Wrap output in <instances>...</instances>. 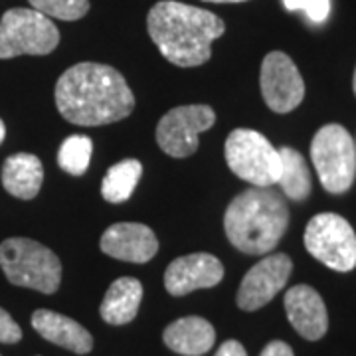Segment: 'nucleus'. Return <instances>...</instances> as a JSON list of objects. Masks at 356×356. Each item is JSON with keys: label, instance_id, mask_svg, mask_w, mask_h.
<instances>
[{"label": "nucleus", "instance_id": "10", "mask_svg": "<svg viewBox=\"0 0 356 356\" xmlns=\"http://www.w3.org/2000/svg\"><path fill=\"white\" fill-rule=\"evenodd\" d=\"M259 86L267 107L275 113H289L305 97V81L295 62L283 51L267 54L261 64Z\"/></svg>", "mask_w": 356, "mask_h": 356}, {"label": "nucleus", "instance_id": "16", "mask_svg": "<svg viewBox=\"0 0 356 356\" xmlns=\"http://www.w3.org/2000/svg\"><path fill=\"white\" fill-rule=\"evenodd\" d=\"M163 341L177 355L202 356L214 346L216 331L206 318L182 317L166 327Z\"/></svg>", "mask_w": 356, "mask_h": 356}, {"label": "nucleus", "instance_id": "26", "mask_svg": "<svg viewBox=\"0 0 356 356\" xmlns=\"http://www.w3.org/2000/svg\"><path fill=\"white\" fill-rule=\"evenodd\" d=\"M214 356H248L245 348L238 341H226Z\"/></svg>", "mask_w": 356, "mask_h": 356}, {"label": "nucleus", "instance_id": "25", "mask_svg": "<svg viewBox=\"0 0 356 356\" xmlns=\"http://www.w3.org/2000/svg\"><path fill=\"white\" fill-rule=\"evenodd\" d=\"M259 356H295L293 355V348L283 341H271L267 344L266 348L261 350Z\"/></svg>", "mask_w": 356, "mask_h": 356}, {"label": "nucleus", "instance_id": "13", "mask_svg": "<svg viewBox=\"0 0 356 356\" xmlns=\"http://www.w3.org/2000/svg\"><path fill=\"white\" fill-rule=\"evenodd\" d=\"M103 254L129 264H147L159 252V240L154 232L145 224L121 222L103 232L99 242Z\"/></svg>", "mask_w": 356, "mask_h": 356}, {"label": "nucleus", "instance_id": "12", "mask_svg": "<svg viewBox=\"0 0 356 356\" xmlns=\"http://www.w3.org/2000/svg\"><path fill=\"white\" fill-rule=\"evenodd\" d=\"M224 280V266L216 255L191 254L177 257L165 271V287L172 297L196 289H210Z\"/></svg>", "mask_w": 356, "mask_h": 356}, {"label": "nucleus", "instance_id": "19", "mask_svg": "<svg viewBox=\"0 0 356 356\" xmlns=\"http://www.w3.org/2000/svg\"><path fill=\"white\" fill-rule=\"evenodd\" d=\"M281 156V177L277 184L283 194L295 202H301L311 194V172L307 166L303 154L295 149L283 147L280 149Z\"/></svg>", "mask_w": 356, "mask_h": 356}, {"label": "nucleus", "instance_id": "22", "mask_svg": "<svg viewBox=\"0 0 356 356\" xmlns=\"http://www.w3.org/2000/svg\"><path fill=\"white\" fill-rule=\"evenodd\" d=\"M34 10L48 18L74 22L89 13V0H28Z\"/></svg>", "mask_w": 356, "mask_h": 356}, {"label": "nucleus", "instance_id": "6", "mask_svg": "<svg viewBox=\"0 0 356 356\" xmlns=\"http://www.w3.org/2000/svg\"><path fill=\"white\" fill-rule=\"evenodd\" d=\"M224 156L229 170L254 186L277 184L281 177L280 151L252 129L232 131L224 145Z\"/></svg>", "mask_w": 356, "mask_h": 356}, {"label": "nucleus", "instance_id": "18", "mask_svg": "<svg viewBox=\"0 0 356 356\" xmlns=\"http://www.w3.org/2000/svg\"><path fill=\"white\" fill-rule=\"evenodd\" d=\"M143 301V283L135 277H119L103 297L99 313L109 325H127L139 313Z\"/></svg>", "mask_w": 356, "mask_h": 356}, {"label": "nucleus", "instance_id": "28", "mask_svg": "<svg viewBox=\"0 0 356 356\" xmlns=\"http://www.w3.org/2000/svg\"><path fill=\"white\" fill-rule=\"evenodd\" d=\"M4 137H6V127H4V123H2V119H0V145L4 143Z\"/></svg>", "mask_w": 356, "mask_h": 356}, {"label": "nucleus", "instance_id": "2", "mask_svg": "<svg viewBox=\"0 0 356 356\" xmlns=\"http://www.w3.org/2000/svg\"><path fill=\"white\" fill-rule=\"evenodd\" d=\"M147 28L161 54L180 67L206 64L212 58V42L226 32L220 16L177 0L156 2L147 16Z\"/></svg>", "mask_w": 356, "mask_h": 356}, {"label": "nucleus", "instance_id": "24", "mask_svg": "<svg viewBox=\"0 0 356 356\" xmlns=\"http://www.w3.org/2000/svg\"><path fill=\"white\" fill-rule=\"evenodd\" d=\"M303 10L309 16L311 22H325L331 13V0H305Z\"/></svg>", "mask_w": 356, "mask_h": 356}, {"label": "nucleus", "instance_id": "14", "mask_svg": "<svg viewBox=\"0 0 356 356\" xmlns=\"http://www.w3.org/2000/svg\"><path fill=\"white\" fill-rule=\"evenodd\" d=\"M285 313L293 329L307 341H318L329 331V313L323 297L309 285H295L285 293Z\"/></svg>", "mask_w": 356, "mask_h": 356}, {"label": "nucleus", "instance_id": "15", "mask_svg": "<svg viewBox=\"0 0 356 356\" xmlns=\"http://www.w3.org/2000/svg\"><path fill=\"white\" fill-rule=\"evenodd\" d=\"M32 327L48 343L58 344L76 355H88L93 348V337L83 325H79L74 318L60 315L56 311H50V309L34 311Z\"/></svg>", "mask_w": 356, "mask_h": 356}, {"label": "nucleus", "instance_id": "31", "mask_svg": "<svg viewBox=\"0 0 356 356\" xmlns=\"http://www.w3.org/2000/svg\"><path fill=\"white\" fill-rule=\"evenodd\" d=\"M355 147H356V139H355Z\"/></svg>", "mask_w": 356, "mask_h": 356}, {"label": "nucleus", "instance_id": "9", "mask_svg": "<svg viewBox=\"0 0 356 356\" xmlns=\"http://www.w3.org/2000/svg\"><path fill=\"white\" fill-rule=\"evenodd\" d=\"M216 123V113L208 105L175 107L159 121L156 143L168 156L186 159L198 149V135Z\"/></svg>", "mask_w": 356, "mask_h": 356}, {"label": "nucleus", "instance_id": "29", "mask_svg": "<svg viewBox=\"0 0 356 356\" xmlns=\"http://www.w3.org/2000/svg\"><path fill=\"white\" fill-rule=\"evenodd\" d=\"M206 2H245V0H206Z\"/></svg>", "mask_w": 356, "mask_h": 356}, {"label": "nucleus", "instance_id": "20", "mask_svg": "<svg viewBox=\"0 0 356 356\" xmlns=\"http://www.w3.org/2000/svg\"><path fill=\"white\" fill-rule=\"evenodd\" d=\"M143 175V165L137 159H125L107 170L102 182V194L107 202L121 204L131 198Z\"/></svg>", "mask_w": 356, "mask_h": 356}, {"label": "nucleus", "instance_id": "21", "mask_svg": "<svg viewBox=\"0 0 356 356\" xmlns=\"http://www.w3.org/2000/svg\"><path fill=\"white\" fill-rule=\"evenodd\" d=\"M91 153H93V143L89 137L72 135L62 143V147L58 151V165L67 175L81 177L88 172Z\"/></svg>", "mask_w": 356, "mask_h": 356}, {"label": "nucleus", "instance_id": "17", "mask_svg": "<svg viewBox=\"0 0 356 356\" xmlns=\"http://www.w3.org/2000/svg\"><path fill=\"white\" fill-rule=\"evenodd\" d=\"M44 166L36 154L18 153L8 156L2 165V186L20 200H32L42 188Z\"/></svg>", "mask_w": 356, "mask_h": 356}, {"label": "nucleus", "instance_id": "1", "mask_svg": "<svg viewBox=\"0 0 356 356\" xmlns=\"http://www.w3.org/2000/svg\"><path fill=\"white\" fill-rule=\"evenodd\" d=\"M56 105L65 121L81 127H99L133 113L135 95L115 67L83 62L60 76Z\"/></svg>", "mask_w": 356, "mask_h": 356}, {"label": "nucleus", "instance_id": "27", "mask_svg": "<svg viewBox=\"0 0 356 356\" xmlns=\"http://www.w3.org/2000/svg\"><path fill=\"white\" fill-rule=\"evenodd\" d=\"M283 4H285V8L287 10H301L303 6H305V0H283Z\"/></svg>", "mask_w": 356, "mask_h": 356}, {"label": "nucleus", "instance_id": "7", "mask_svg": "<svg viewBox=\"0 0 356 356\" xmlns=\"http://www.w3.org/2000/svg\"><path fill=\"white\" fill-rule=\"evenodd\" d=\"M60 30L34 8H10L0 20V60L16 56H46L58 48Z\"/></svg>", "mask_w": 356, "mask_h": 356}, {"label": "nucleus", "instance_id": "4", "mask_svg": "<svg viewBox=\"0 0 356 356\" xmlns=\"http://www.w3.org/2000/svg\"><path fill=\"white\" fill-rule=\"evenodd\" d=\"M0 267L13 285L46 295L58 291L62 283L60 257L28 238H10L0 243Z\"/></svg>", "mask_w": 356, "mask_h": 356}, {"label": "nucleus", "instance_id": "8", "mask_svg": "<svg viewBox=\"0 0 356 356\" xmlns=\"http://www.w3.org/2000/svg\"><path fill=\"white\" fill-rule=\"evenodd\" d=\"M303 240L307 252L334 271L346 273L356 267V234L343 216L332 212L313 216Z\"/></svg>", "mask_w": 356, "mask_h": 356}, {"label": "nucleus", "instance_id": "11", "mask_svg": "<svg viewBox=\"0 0 356 356\" xmlns=\"http://www.w3.org/2000/svg\"><path fill=\"white\" fill-rule=\"evenodd\" d=\"M293 261L289 255L273 254L257 261L242 280L236 303L242 311H257L266 307L291 277Z\"/></svg>", "mask_w": 356, "mask_h": 356}, {"label": "nucleus", "instance_id": "5", "mask_svg": "<svg viewBox=\"0 0 356 356\" xmlns=\"http://www.w3.org/2000/svg\"><path fill=\"white\" fill-rule=\"evenodd\" d=\"M311 161L323 188L344 194L356 178V147L353 135L343 125H325L311 143Z\"/></svg>", "mask_w": 356, "mask_h": 356}, {"label": "nucleus", "instance_id": "30", "mask_svg": "<svg viewBox=\"0 0 356 356\" xmlns=\"http://www.w3.org/2000/svg\"><path fill=\"white\" fill-rule=\"evenodd\" d=\"M353 89H355V95H356V70H355V77H353Z\"/></svg>", "mask_w": 356, "mask_h": 356}, {"label": "nucleus", "instance_id": "23", "mask_svg": "<svg viewBox=\"0 0 356 356\" xmlns=\"http://www.w3.org/2000/svg\"><path fill=\"white\" fill-rule=\"evenodd\" d=\"M22 339V329L20 325L10 317L8 311H4L0 307V343L4 344H14Z\"/></svg>", "mask_w": 356, "mask_h": 356}, {"label": "nucleus", "instance_id": "3", "mask_svg": "<svg viewBox=\"0 0 356 356\" xmlns=\"http://www.w3.org/2000/svg\"><path fill=\"white\" fill-rule=\"evenodd\" d=\"M289 226V206L269 186H254L238 194L224 214L229 243L248 255L269 254Z\"/></svg>", "mask_w": 356, "mask_h": 356}]
</instances>
